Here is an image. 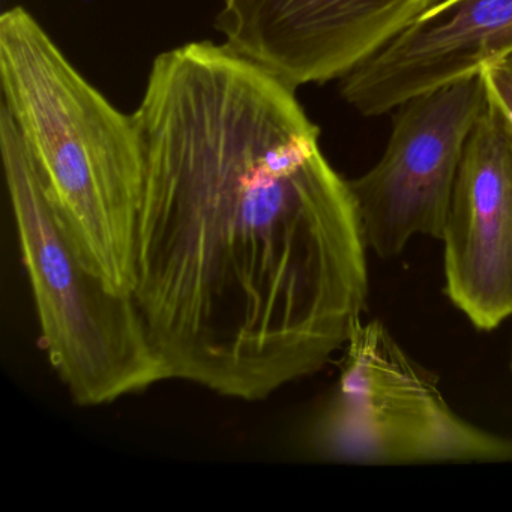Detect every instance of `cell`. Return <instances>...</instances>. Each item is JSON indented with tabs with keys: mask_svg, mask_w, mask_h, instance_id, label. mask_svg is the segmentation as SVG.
Wrapping results in <instances>:
<instances>
[{
	"mask_svg": "<svg viewBox=\"0 0 512 512\" xmlns=\"http://www.w3.org/2000/svg\"><path fill=\"white\" fill-rule=\"evenodd\" d=\"M133 296L172 379L265 400L344 349L368 299L349 181L296 89L211 41L161 53Z\"/></svg>",
	"mask_w": 512,
	"mask_h": 512,
	"instance_id": "cell-1",
	"label": "cell"
},
{
	"mask_svg": "<svg viewBox=\"0 0 512 512\" xmlns=\"http://www.w3.org/2000/svg\"><path fill=\"white\" fill-rule=\"evenodd\" d=\"M0 79L74 253L107 290L133 295L146 173L134 113L116 109L22 7L0 17Z\"/></svg>",
	"mask_w": 512,
	"mask_h": 512,
	"instance_id": "cell-2",
	"label": "cell"
},
{
	"mask_svg": "<svg viewBox=\"0 0 512 512\" xmlns=\"http://www.w3.org/2000/svg\"><path fill=\"white\" fill-rule=\"evenodd\" d=\"M0 151L44 349L73 400L103 406L172 379L134 296L107 290L74 253L4 106Z\"/></svg>",
	"mask_w": 512,
	"mask_h": 512,
	"instance_id": "cell-3",
	"label": "cell"
},
{
	"mask_svg": "<svg viewBox=\"0 0 512 512\" xmlns=\"http://www.w3.org/2000/svg\"><path fill=\"white\" fill-rule=\"evenodd\" d=\"M310 445L328 461L365 464L512 461V439L458 415L439 377L410 358L380 320L361 322Z\"/></svg>",
	"mask_w": 512,
	"mask_h": 512,
	"instance_id": "cell-4",
	"label": "cell"
},
{
	"mask_svg": "<svg viewBox=\"0 0 512 512\" xmlns=\"http://www.w3.org/2000/svg\"><path fill=\"white\" fill-rule=\"evenodd\" d=\"M488 104L482 71L400 106L382 160L350 179L368 250L382 259L410 239H442L470 131Z\"/></svg>",
	"mask_w": 512,
	"mask_h": 512,
	"instance_id": "cell-5",
	"label": "cell"
},
{
	"mask_svg": "<svg viewBox=\"0 0 512 512\" xmlns=\"http://www.w3.org/2000/svg\"><path fill=\"white\" fill-rule=\"evenodd\" d=\"M439 0H223L226 44L292 88L341 79Z\"/></svg>",
	"mask_w": 512,
	"mask_h": 512,
	"instance_id": "cell-6",
	"label": "cell"
},
{
	"mask_svg": "<svg viewBox=\"0 0 512 512\" xmlns=\"http://www.w3.org/2000/svg\"><path fill=\"white\" fill-rule=\"evenodd\" d=\"M445 293L479 331L512 317V127L488 98L470 131L442 235Z\"/></svg>",
	"mask_w": 512,
	"mask_h": 512,
	"instance_id": "cell-7",
	"label": "cell"
},
{
	"mask_svg": "<svg viewBox=\"0 0 512 512\" xmlns=\"http://www.w3.org/2000/svg\"><path fill=\"white\" fill-rule=\"evenodd\" d=\"M512 56V0H439L341 77V97L380 116Z\"/></svg>",
	"mask_w": 512,
	"mask_h": 512,
	"instance_id": "cell-8",
	"label": "cell"
},
{
	"mask_svg": "<svg viewBox=\"0 0 512 512\" xmlns=\"http://www.w3.org/2000/svg\"><path fill=\"white\" fill-rule=\"evenodd\" d=\"M488 98L508 119L512 127V73L503 62L482 68Z\"/></svg>",
	"mask_w": 512,
	"mask_h": 512,
	"instance_id": "cell-9",
	"label": "cell"
},
{
	"mask_svg": "<svg viewBox=\"0 0 512 512\" xmlns=\"http://www.w3.org/2000/svg\"><path fill=\"white\" fill-rule=\"evenodd\" d=\"M503 64H505L506 67H508V70L511 71L512 73V56H509V58L506 59V61H503Z\"/></svg>",
	"mask_w": 512,
	"mask_h": 512,
	"instance_id": "cell-10",
	"label": "cell"
},
{
	"mask_svg": "<svg viewBox=\"0 0 512 512\" xmlns=\"http://www.w3.org/2000/svg\"><path fill=\"white\" fill-rule=\"evenodd\" d=\"M511 367H512V350H511Z\"/></svg>",
	"mask_w": 512,
	"mask_h": 512,
	"instance_id": "cell-11",
	"label": "cell"
}]
</instances>
